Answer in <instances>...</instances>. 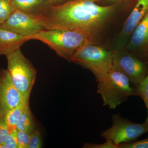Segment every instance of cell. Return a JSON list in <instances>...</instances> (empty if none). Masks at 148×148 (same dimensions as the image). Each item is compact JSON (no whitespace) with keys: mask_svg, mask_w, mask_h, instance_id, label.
I'll return each mask as SVG.
<instances>
[{"mask_svg":"<svg viewBox=\"0 0 148 148\" xmlns=\"http://www.w3.org/2000/svg\"><path fill=\"white\" fill-rule=\"evenodd\" d=\"M16 129L32 134L36 130V123L29 105L27 106L16 125Z\"/></svg>","mask_w":148,"mask_h":148,"instance_id":"obj_15","label":"cell"},{"mask_svg":"<svg viewBox=\"0 0 148 148\" xmlns=\"http://www.w3.org/2000/svg\"><path fill=\"white\" fill-rule=\"evenodd\" d=\"M0 27L29 37L46 30L40 16L30 15L16 9Z\"/></svg>","mask_w":148,"mask_h":148,"instance_id":"obj_8","label":"cell"},{"mask_svg":"<svg viewBox=\"0 0 148 148\" xmlns=\"http://www.w3.org/2000/svg\"><path fill=\"white\" fill-rule=\"evenodd\" d=\"M31 135V133L16 130V138L18 148H28Z\"/></svg>","mask_w":148,"mask_h":148,"instance_id":"obj_18","label":"cell"},{"mask_svg":"<svg viewBox=\"0 0 148 148\" xmlns=\"http://www.w3.org/2000/svg\"><path fill=\"white\" fill-rule=\"evenodd\" d=\"M100 0H71L52 5L41 16L46 29H62L81 33L91 43L116 8L102 5Z\"/></svg>","mask_w":148,"mask_h":148,"instance_id":"obj_1","label":"cell"},{"mask_svg":"<svg viewBox=\"0 0 148 148\" xmlns=\"http://www.w3.org/2000/svg\"><path fill=\"white\" fill-rule=\"evenodd\" d=\"M8 71L15 87L23 96L31 92L36 79L37 71L29 59L17 49L5 56Z\"/></svg>","mask_w":148,"mask_h":148,"instance_id":"obj_5","label":"cell"},{"mask_svg":"<svg viewBox=\"0 0 148 148\" xmlns=\"http://www.w3.org/2000/svg\"><path fill=\"white\" fill-rule=\"evenodd\" d=\"M118 148H148V138L140 141L121 144Z\"/></svg>","mask_w":148,"mask_h":148,"instance_id":"obj_21","label":"cell"},{"mask_svg":"<svg viewBox=\"0 0 148 148\" xmlns=\"http://www.w3.org/2000/svg\"><path fill=\"white\" fill-rule=\"evenodd\" d=\"M127 43V50L143 61L148 59V12L134 29Z\"/></svg>","mask_w":148,"mask_h":148,"instance_id":"obj_11","label":"cell"},{"mask_svg":"<svg viewBox=\"0 0 148 148\" xmlns=\"http://www.w3.org/2000/svg\"><path fill=\"white\" fill-rule=\"evenodd\" d=\"M29 40V37L0 27V55L6 56L20 49Z\"/></svg>","mask_w":148,"mask_h":148,"instance_id":"obj_12","label":"cell"},{"mask_svg":"<svg viewBox=\"0 0 148 148\" xmlns=\"http://www.w3.org/2000/svg\"><path fill=\"white\" fill-rule=\"evenodd\" d=\"M0 148H7L3 144H0Z\"/></svg>","mask_w":148,"mask_h":148,"instance_id":"obj_26","label":"cell"},{"mask_svg":"<svg viewBox=\"0 0 148 148\" xmlns=\"http://www.w3.org/2000/svg\"><path fill=\"white\" fill-rule=\"evenodd\" d=\"M84 148H118V147L110 140H106L102 144L85 143L83 146Z\"/></svg>","mask_w":148,"mask_h":148,"instance_id":"obj_22","label":"cell"},{"mask_svg":"<svg viewBox=\"0 0 148 148\" xmlns=\"http://www.w3.org/2000/svg\"><path fill=\"white\" fill-rule=\"evenodd\" d=\"M148 12V0H137L135 7L125 22L115 43L113 51L122 50L135 27Z\"/></svg>","mask_w":148,"mask_h":148,"instance_id":"obj_10","label":"cell"},{"mask_svg":"<svg viewBox=\"0 0 148 148\" xmlns=\"http://www.w3.org/2000/svg\"><path fill=\"white\" fill-rule=\"evenodd\" d=\"M112 51L87 44L80 48L70 61L89 70L96 81L112 68Z\"/></svg>","mask_w":148,"mask_h":148,"instance_id":"obj_4","label":"cell"},{"mask_svg":"<svg viewBox=\"0 0 148 148\" xmlns=\"http://www.w3.org/2000/svg\"><path fill=\"white\" fill-rule=\"evenodd\" d=\"M96 82L97 93L103 99V105L110 109L116 108L130 96L135 95L129 79L113 66Z\"/></svg>","mask_w":148,"mask_h":148,"instance_id":"obj_3","label":"cell"},{"mask_svg":"<svg viewBox=\"0 0 148 148\" xmlns=\"http://www.w3.org/2000/svg\"><path fill=\"white\" fill-rule=\"evenodd\" d=\"M112 126L102 131L101 136L110 140L116 145L132 143L143 134L148 132V122L136 123L123 117L119 114L112 116Z\"/></svg>","mask_w":148,"mask_h":148,"instance_id":"obj_6","label":"cell"},{"mask_svg":"<svg viewBox=\"0 0 148 148\" xmlns=\"http://www.w3.org/2000/svg\"><path fill=\"white\" fill-rule=\"evenodd\" d=\"M112 53L113 68L124 74L132 84H138L147 75V63L135 54L122 50Z\"/></svg>","mask_w":148,"mask_h":148,"instance_id":"obj_7","label":"cell"},{"mask_svg":"<svg viewBox=\"0 0 148 148\" xmlns=\"http://www.w3.org/2000/svg\"><path fill=\"white\" fill-rule=\"evenodd\" d=\"M45 1H47L49 2L50 3L51 5H57L65 2L67 0H45Z\"/></svg>","mask_w":148,"mask_h":148,"instance_id":"obj_24","label":"cell"},{"mask_svg":"<svg viewBox=\"0 0 148 148\" xmlns=\"http://www.w3.org/2000/svg\"><path fill=\"white\" fill-rule=\"evenodd\" d=\"M16 10L12 0H0V26Z\"/></svg>","mask_w":148,"mask_h":148,"instance_id":"obj_17","label":"cell"},{"mask_svg":"<svg viewBox=\"0 0 148 148\" xmlns=\"http://www.w3.org/2000/svg\"><path fill=\"white\" fill-rule=\"evenodd\" d=\"M10 131L3 118L0 116V144H3L5 142Z\"/></svg>","mask_w":148,"mask_h":148,"instance_id":"obj_20","label":"cell"},{"mask_svg":"<svg viewBox=\"0 0 148 148\" xmlns=\"http://www.w3.org/2000/svg\"><path fill=\"white\" fill-rule=\"evenodd\" d=\"M29 39L42 42L61 58L69 61L80 48L85 45L92 44L81 33L58 29L43 30L30 36Z\"/></svg>","mask_w":148,"mask_h":148,"instance_id":"obj_2","label":"cell"},{"mask_svg":"<svg viewBox=\"0 0 148 148\" xmlns=\"http://www.w3.org/2000/svg\"><path fill=\"white\" fill-rule=\"evenodd\" d=\"M16 10L37 16H41L51 5L45 0H12Z\"/></svg>","mask_w":148,"mask_h":148,"instance_id":"obj_13","label":"cell"},{"mask_svg":"<svg viewBox=\"0 0 148 148\" xmlns=\"http://www.w3.org/2000/svg\"><path fill=\"white\" fill-rule=\"evenodd\" d=\"M16 130L15 129L10 130L6 140L3 144L7 148H18L16 138Z\"/></svg>","mask_w":148,"mask_h":148,"instance_id":"obj_23","label":"cell"},{"mask_svg":"<svg viewBox=\"0 0 148 148\" xmlns=\"http://www.w3.org/2000/svg\"><path fill=\"white\" fill-rule=\"evenodd\" d=\"M31 92H28L18 106L9 111L4 116V119L10 130L16 129V125L20 117L27 106L29 105Z\"/></svg>","mask_w":148,"mask_h":148,"instance_id":"obj_14","label":"cell"},{"mask_svg":"<svg viewBox=\"0 0 148 148\" xmlns=\"http://www.w3.org/2000/svg\"><path fill=\"white\" fill-rule=\"evenodd\" d=\"M125 0H100V2L104 1L106 2H108L109 3H114L119 2H121L122 1H124Z\"/></svg>","mask_w":148,"mask_h":148,"instance_id":"obj_25","label":"cell"},{"mask_svg":"<svg viewBox=\"0 0 148 148\" xmlns=\"http://www.w3.org/2000/svg\"><path fill=\"white\" fill-rule=\"evenodd\" d=\"M25 96L15 87L7 70H0V116L18 106Z\"/></svg>","mask_w":148,"mask_h":148,"instance_id":"obj_9","label":"cell"},{"mask_svg":"<svg viewBox=\"0 0 148 148\" xmlns=\"http://www.w3.org/2000/svg\"><path fill=\"white\" fill-rule=\"evenodd\" d=\"M135 95L143 99L147 110V116L145 121L148 122V73L145 78L138 84L134 85Z\"/></svg>","mask_w":148,"mask_h":148,"instance_id":"obj_16","label":"cell"},{"mask_svg":"<svg viewBox=\"0 0 148 148\" xmlns=\"http://www.w3.org/2000/svg\"><path fill=\"white\" fill-rule=\"evenodd\" d=\"M42 147V140L40 134L38 130H35L31 134L28 148H40Z\"/></svg>","mask_w":148,"mask_h":148,"instance_id":"obj_19","label":"cell"}]
</instances>
